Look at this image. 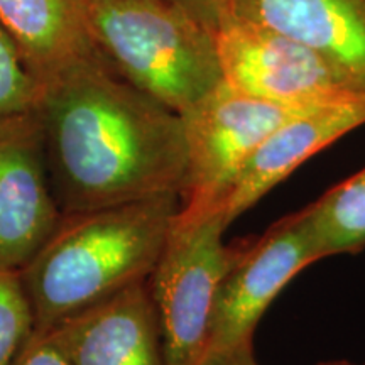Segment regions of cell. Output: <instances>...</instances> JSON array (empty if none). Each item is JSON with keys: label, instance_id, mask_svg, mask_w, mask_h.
Masks as SVG:
<instances>
[{"label": "cell", "instance_id": "cell-6", "mask_svg": "<svg viewBox=\"0 0 365 365\" xmlns=\"http://www.w3.org/2000/svg\"><path fill=\"white\" fill-rule=\"evenodd\" d=\"M213 27L223 83L240 93L289 107H313L365 88L314 49L230 9L218 12Z\"/></svg>", "mask_w": 365, "mask_h": 365}, {"label": "cell", "instance_id": "cell-2", "mask_svg": "<svg viewBox=\"0 0 365 365\" xmlns=\"http://www.w3.org/2000/svg\"><path fill=\"white\" fill-rule=\"evenodd\" d=\"M181 207L178 193L61 213L34 257L21 269L34 327L93 307L148 281Z\"/></svg>", "mask_w": 365, "mask_h": 365}, {"label": "cell", "instance_id": "cell-1", "mask_svg": "<svg viewBox=\"0 0 365 365\" xmlns=\"http://www.w3.org/2000/svg\"><path fill=\"white\" fill-rule=\"evenodd\" d=\"M38 113L61 213L181 196V115L125 81L102 56L41 86Z\"/></svg>", "mask_w": 365, "mask_h": 365}, {"label": "cell", "instance_id": "cell-9", "mask_svg": "<svg viewBox=\"0 0 365 365\" xmlns=\"http://www.w3.org/2000/svg\"><path fill=\"white\" fill-rule=\"evenodd\" d=\"M49 328L71 365H164L148 281L59 319Z\"/></svg>", "mask_w": 365, "mask_h": 365}, {"label": "cell", "instance_id": "cell-14", "mask_svg": "<svg viewBox=\"0 0 365 365\" xmlns=\"http://www.w3.org/2000/svg\"><path fill=\"white\" fill-rule=\"evenodd\" d=\"M34 330V314L21 271L0 267V365H11Z\"/></svg>", "mask_w": 365, "mask_h": 365}, {"label": "cell", "instance_id": "cell-3", "mask_svg": "<svg viewBox=\"0 0 365 365\" xmlns=\"http://www.w3.org/2000/svg\"><path fill=\"white\" fill-rule=\"evenodd\" d=\"M83 11L105 63L180 115L223 81L215 27L186 0H95Z\"/></svg>", "mask_w": 365, "mask_h": 365}, {"label": "cell", "instance_id": "cell-8", "mask_svg": "<svg viewBox=\"0 0 365 365\" xmlns=\"http://www.w3.org/2000/svg\"><path fill=\"white\" fill-rule=\"evenodd\" d=\"M61 217L38 108L0 117V267L21 271Z\"/></svg>", "mask_w": 365, "mask_h": 365}, {"label": "cell", "instance_id": "cell-18", "mask_svg": "<svg viewBox=\"0 0 365 365\" xmlns=\"http://www.w3.org/2000/svg\"><path fill=\"white\" fill-rule=\"evenodd\" d=\"M186 2L195 9L200 16H203L208 22L215 24L218 12L227 6L228 0H186Z\"/></svg>", "mask_w": 365, "mask_h": 365}, {"label": "cell", "instance_id": "cell-13", "mask_svg": "<svg viewBox=\"0 0 365 365\" xmlns=\"http://www.w3.org/2000/svg\"><path fill=\"white\" fill-rule=\"evenodd\" d=\"M319 259L365 247V168L304 208Z\"/></svg>", "mask_w": 365, "mask_h": 365}, {"label": "cell", "instance_id": "cell-15", "mask_svg": "<svg viewBox=\"0 0 365 365\" xmlns=\"http://www.w3.org/2000/svg\"><path fill=\"white\" fill-rule=\"evenodd\" d=\"M39 98V81L27 70L19 48L0 22V117L33 112Z\"/></svg>", "mask_w": 365, "mask_h": 365}, {"label": "cell", "instance_id": "cell-20", "mask_svg": "<svg viewBox=\"0 0 365 365\" xmlns=\"http://www.w3.org/2000/svg\"><path fill=\"white\" fill-rule=\"evenodd\" d=\"M90 2H95V0H81V4H90Z\"/></svg>", "mask_w": 365, "mask_h": 365}, {"label": "cell", "instance_id": "cell-5", "mask_svg": "<svg viewBox=\"0 0 365 365\" xmlns=\"http://www.w3.org/2000/svg\"><path fill=\"white\" fill-rule=\"evenodd\" d=\"M289 107L240 93L227 83L181 113L186 176L178 217L191 220L222 210L223 200L254 154L291 117Z\"/></svg>", "mask_w": 365, "mask_h": 365}, {"label": "cell", "instance_id": "cell-7", "mask_svg": "<svg viewBox=\"0 0 365 365\" xmlns=\"http://www.w3.org/2000/svg\"><path fill=\"white\" fill-rule=\"evenodd\" d=\"M322 261L307 212L281 218L252 242L232 245V259L218 287L208 352L254 340L255 328L276 296L296 274Z\"/></svg>", "mask_w": 365, "mask_h": 365}, {"label": "cell", "instance_id": "cell-12", "mask_svg": "<svg viewBox=\"0 0 365 365\" xmlns=\"http://www.w3.org/2000/svg\"><path fill=\"white\" fill-rule=\"evenodd\" d=\"M0 22L41 86L100 56L81 0H0Z\"/></svg>", "mask_w": 365, "mask_h": 365}, {"label": "cell", "instance_id": "cell-4", "mask_svg": "<svg viewBox=\"0 0 365 365\" xmlns=\"http://www.w3.org/2000/svg\"><path fill=\"white\" fill-rule=\"evenodd\" d=\"M227 227L222 210L173 220L148 279L164 365H200L207 355L218 287L232 259V245L223 244Z\"/></svg>", "mask_w": 365, "mask_h": 365}, {"label": "cell", "instance_id": "cell-17", "mask_svg": "<svg viewBox=\"0 0 365 365\" xmlns=\"http://www.w3.org/2000/svg\"><path fill=\"white\" fill-rule=\"evenodd\" d=\"M200 365H259L254 354V340L208 352Z\"/></svg>", "mask_w": 365, "mask_h": 365}, {"label": "cell", "instance_id": "cell-19", "mask_svg": "<svg viewBox=\"0 0 365 365\" xmlns=\"http://www.w3.org/2000/svg\"><path fill=\"white\" fill-rule=\"evenodd\" d=\"M322 365H354V364H349V362H328V364H322Z\"/></svg>", "mask_w": 365, "mask_h": 365}, {"label": "cell", "instance_id": "cell-11", "mask_svg": "<svg viewBox=\"0 0 365 365\" xmlns=\"http://www.w3.org/2000/svg\"><path fill=\"white\" fill-rule=\"evenodd\" d=\"M225 7L314 49L365 86V0H228Z\"/></svg>", "mask_w": 365, "mask_h": 365}, {"label": "cell", "instance_id": "cell-16", "mask_svg": "<svg viewBox=\"0 0 365 365\" xmlns=\"http://www.w3.org/2000/svg\"><path fill=\"white\" fill-rule=\"evenodd\" d=\"M11 365H71L49 328L34 327Z\"/></svg>", "mask_w": 365, "mask_h": 365}, {"label": "cell", "instance_id": "cell-10", "mask_svg": "<svg viewBox=\"0 0 365 365\" xmlns=\"http://www.w3.org/2000/svg\"><path fill=\"white\" fill-rule=\"evenodd\" d=\"M365 124V88L304 108L266 140L222 203L228 225L319 150Z\"/></svg>", "mask_w": 365, "mask_h": 365}]
</instances>
